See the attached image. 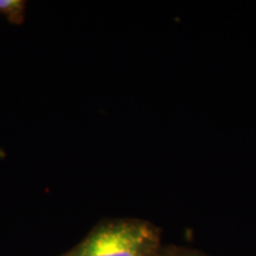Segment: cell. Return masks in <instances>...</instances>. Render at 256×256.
<instances>
[{
  "mask_svg": "<svg viewBox=\"0 0 256 256\" xmlns=\"http://www.w3.org/2000/svg\"><path fill=\"white\" fill-rule=\"evenodd\" d=\"M170 252H171V256H210L197 249L179 247V246H170Z\"/></svg>",
  "mask_w": 256,
  "mask_h": 256,
  "instance_id": "cell-3",
  "label": "cell"
},
{
  "mask_svg": "<svg viewBox=\"0 0 256 256\" xmlns=\"http://www.w3.org/2000/svg\"><path fill=\"white\" fill-rule=\"evenodd\" d=\"M26 2L24 0H0V14L14 25L23 24L25 19Z\"/></svg>",
  "mask_w": 256,
  "mask_h": 256,
  "instance_id": "cell-2",
  "label": "cell"
},
{
  "mask_svg": "<svg viewBox=\"0 0 256 256\" xmlns=\"http://www.w3.org/2000/svg\"><path fill=\"white\" fill-rule=\"evenodd\" d=\"M162 247V232L153 223L114 218L98 223L62 256H151Z\"/></svg>",
  "mask_w": 256,
  "mask_h": 256,
  "instance_id": "cell-1",
  "label": "cell"
},
{
  "mask_svg": "<svg viewBox=\"0 0 256 256\" xmlns=\"http://www.w3.org/2000/svg\"><path fill=\"white\" fill-rule=\"evenodd\" d=\"M151 256H171V252H170V246H162L158 252H154V254Z\"/></svg>",
  "mask_w": 256,
  "mask_h": 256,
  "instance_id": "cell-4",
  "label": "cell"
}]
</instances>
